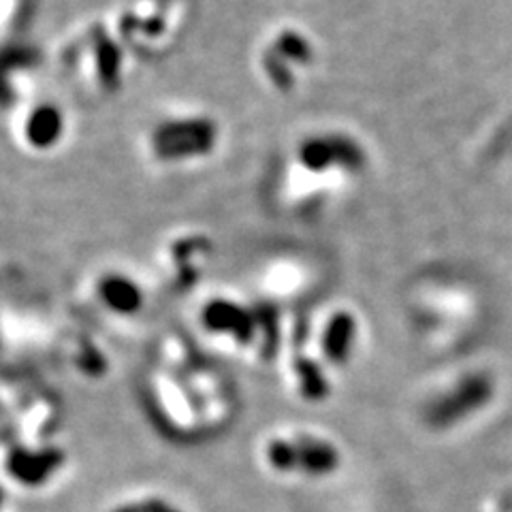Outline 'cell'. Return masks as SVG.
<instances>
[{"instance_id": "1", "label": "cell", "mask_w": 512, "mask_h": 512, "mask_svg": "<svg viewBox=\"0 0 512 512\" xmlns=\"http://www.w3.org/2000/svg\"><path fill=\"white\" fill-rule=\"evenodd\" d=\"M363 167L365 150L357 139L340 131H306L271 158L265 201L284 218H310L327 201L333 182L355 178Z\"/></svg>"}, {"instance_id": "2", "label": "cell", "mask_w": 512, "mask_h": 512, "mask_svg": "<svg viewBox=\"0 0 512 512\" xmlns=\"http://www.w3.org/2000/svg\"><path fill=\"white\" fill-rule=\"evenodd\" d=\"M227 128L214 111L180 105L158 111L143 126L139 150L146 163L165 173H188L210 165L222 152Z\"/></svg>"}, {"instance_id": "3", "label": "cell", "mask_w": 512, "mask_h": 512, "mask_svg": "<svg viewBox=\"0 0 512 512\" xmlns=\"http://www.w3.org/2000/svg\"><path fill=\"white\" fill-rule=\"evenodd\" d=\"M56 62L69 84L94 101H111L120 96L133 67H137L107 15L88 18L67 32L58 47Z\"/></svg>"}, {"instance_id": "4", "label": "cell", "mask_w": 512, "mask_h": 512, "mask_svg": "<svg viewBox=\"0 0 512 512\" xmlns=\"http://www.w3.org/2000/svg\"><path fill=\"white\" fill-rule=\"evenodd\" d=\"M107 18L135 64L167 60L195 22L188 0H124Z\"/></svg>"}, {"instance_id": "5", "label": "cell", "mask_w": 512, "mask_h": 512, "mask_svg": "<svg viewBox=\"0 0 512 512\" xmlns=\"http://www.w3.org/2000/svg\"><path fill=\"white\" fill-rule=\"evenodd\" d=\"M318 62V45L308 28L295 22L271 26L252 54L256 82L278 99H293L308 84Z\"/></svg>"}, {"instance_id": "6", "label": "cell", "mask_w": 512, "mask_h": 512, "mask_svg": "<svg viewBox=\"0 0 512 512\" xmlns=\"http://www.w3.org/2000/svg\"><path fill=\"white\" fill-rule=\"evenodd\" d=\"M280 314L278 306L259 295L216 293L201 303L197 318L205 333L229 338L242 348L259 346L263 357H274L282 335Z\"/></svg>"}, {"instance_id": "7", "label": "cell", "mask_w": 512, "mask_h": 512, "mask_svg": "<svg viewBox=\"0 0 512 512\" xmlns=\"http://www.w3.org/2000/svg\"><path fill=\"white\" fill-rule=\"evenodd\" d=\"M218 259V244L210 231L195 224L169 229L152 250L156 284L171 295H188L201 288Z\"/></svg>"}, {"instance_id": "8", "label": "cell", "mask_w": 512, "mask_h": 512, "mask_svg": "<svg viewBox=\"0 0 512 512\" xmlns=\"http://www.w3.org/2000/svg\"><path fill=\"white\" fill-rule=\"evenodd\" d=\"M7 122L15 148L28 156L58 154L73 133L69 107L47 94L13 111Z\"/></svg>"}, {"instance_id": "9", "label": "cell", "mask_w": 512, "mask_h": 512, "mask_svg": "<svg viewBox=\"0 0 512 512\" xmlns=\"http://www.w3.org/2000/svg\"><path fill=\"white\" fill-rule=\"evenodd\" d=\"M45 69L47 58L39 45L24 39L0 43V114L9 118L43 94Z\"/></svg>"}, {"instance_id": "10", "label": "cell", "mask_w": 512, "mask_h": 512, "mask_svg": "<svg viewBox=\"0 0 512 512\" xmlns=\"http://www.w3.org/2000/svg\"><path fill=\"white\" fill-rule=\"evenodd\" d=\"M82 291L96 310L114 318H135L148 306V282L135 271L120 265L94 269L82 284Z\"/></svg>"}, {"instance_id": "11", "label": "cell", "mask_w": 512, "mask_h": 512, "mask_svg": "<svg viewBox=\"0 0 512 512\" xmlns=\"http://www.w3.org/2000/svg\"><path fill=\"white\" fill-rule=\"evenodd\" d=\"M357 338V318L348 310H335L327 316L320 331V348L333 365H344Z\"/></svg>"}, {"instance_id": "12", "label": "cell", "mask_w": 512, "mask_h": 512, "mask_svg": "<svg viewBox=\"0 0 512 512\" xmlns=\"http://www.w3.org/2000/svg\"><path fill=\"white\" fill-rule=\"evenodd\" d=\"M62 461L64 457L56 448L43 453H28L24 448H13L7 459V470L20 483L37 487L43 485L62 466Z\"/></svg>"}, {"instance_id": "13", "label": "cell", "mask_w": 512, "mask_h": 512, "mask_svg": "<svg viewBox=\"0 0 512 512\" xmlns=\"http://www.w3.org/2000/svg\"><path fill=\"white\" fill-rule=\"evenodd\" d=\"M37 0H0V43L22 39L35 20Z\"/></svg>"}, {"instance_id": "14", "label": "cell", "mask_w": 512, "mask_h": 512, "mask_svg": "<svg viewBox=\"0 0 512 512\" xmlns=\"http://www.w3.org/2000/svg\"><path fill=\"white\" fill-rule=\"evenodd\" d=\"M297 451H299V470L314 476L329 474L338 468L340 463V457L335 453V448L327 442L303 440V442H297Z\"/></svg>"}, {"instance_id": "15", "label": "cell", "mask_w": 512, "mask_h": 512, "mask_svg": "<svg viewBox=\"0 0 512 512\" xmlns=\"http://www.w3.org/2000/svg\"><path fill=\"white\" fill-rule=\"evenodd\" d=\"M293 370L299 382V391L301 395L310 399V402H320L329 395V382L323 374V367H320L314 359L310 357H295L293 361Z\"/></svg>"}, {"instance_id": "16", "label": "cell", "mask_w": 512, "mask_h": 512, "mask_svg": "<svg viewBox=\"0 0 512 512\" xmlns=\"http://www.w3.org/2000/svg\"><path fill=\"white\" fill-rule=\"evenodd\" d=\"M267 461L269 466L278 472H291L299 470V451L297 442L274 440L267 446Z\"/></svg>"}, {"instance_id": "17", "label": "cell", "mask_w": 512, "mask_h": 512, "mask_svg": "<svg viewBox=\"0 0 512 512\" xmlns=\"http://www.w3.org/2000/svg\"><path fill=\"white\" fill-rule=\"evenodd\" d=\"M167 506L160 500H146V502H135L126 504L122 508H116L114 512H163Z\"/></svg>"}, {"instance_id": "18", "label": "cell", "mask_w": 512, "mask_h": 512, "mask_svg": "<svg viewBox=\"0 0 512 512\" xmlns=\"http://www.w3.org/2000/svg\"><path fill=\"white\" fill-rule=\"evenodd\" d=\"M163 512H178V510H173V508H165Z\"/></svg>"}, {"instance_id": "19", "label": "cell", "mask_w": 512, "mask_h": 512, "mask_svg": "<svg viewBox=\"0 0 512 512\" xmlns=\"http://www.w3.org/2000/svg\"><path fill=\"white\" fill-rule=\"evenodd\" d=\"M0 502H3V495H0Z\"/></svg>"}]
</instances>
